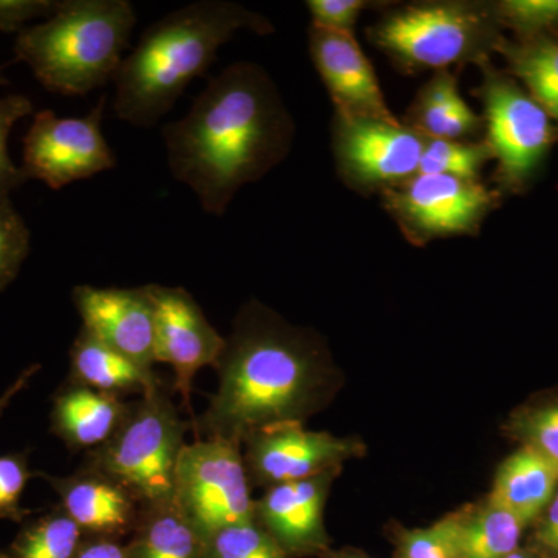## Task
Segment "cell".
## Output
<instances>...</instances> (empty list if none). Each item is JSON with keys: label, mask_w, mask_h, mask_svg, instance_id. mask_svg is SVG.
I'll list each match as a JSON object with an SVG mask.
<instances>
[{"label": "cell", "mask_w": 558, "mask_h": 558, "mask_svg": "<svg viewBox=\"0 0 558 558\" xmlns=\"http://www.w3.org/2000/svg\"><path fill=\"white\" fill-rule=\"evenodd\" d=\"M459 558H506L521 548L527 527L490 498L454 512Z\"/></svg>", "instance_id": "603a6c76"}, {"label": "cell", "mask_w": 558, "mask_h": 558, "mask_svg": "<svg viewBox=\"0 0 558 558\" xmlns=\"http://www.w3.org/2000/svg\"><path fill=\"white\" fill-rule=\"evenodd\" d=\"M185 424L161 389L143 395L116 435L98 447L92 470L117 481L145 506L174 499Z\"/></svg>", "instance_id": "8992f818"}, {"label": "cell", "mask_w": 558, "mask_h": 558, "mask_svg": "<svg viewBox=\"0 0 558 558\" xmlns=\"http://www.w3.org/2000/svg\"><path fill=\"white\" fill-rule=\"evenodd\" d=\"M384 207L407 240L427 244L438 238L476 234L501 205L502 194L481 180L421 174L381 193Z\"/></svg>", "instance_id": "9c48e42d"}, {"label": "cell", "mask_w": 558, "mask_h": 558, "mask_svg": "<svg viewBox=\"0 0 558 558\" xmlns=\"http://www.w3.org/2000/svg\"><path fill=\"white\" fill-rule=\"evenodd\" d=\"M135 24L130 0H62L17 35L14 61L31 65L47 90L84 97L116 78Z\"/></svg>", "instance_id": "277c9868"}, {"label": "cell", "mask_w": 558, "mask_h": 558, "mask_svg": "<svg viewBox=\"0 0 558 558\" xmlns=\"http://www.w3.org/2000/svg\"><path fill=\"white\" fill-rule=\"evenodd\" d=\"M312 27L354 35L360 14L369 9L365 0H310L306 3Z\"/></svg>", "instance_id": "836d02e7"}, {"label": "cell", "mask_w": 558, "mask_h": 558, "mask_svg": "<svg viewBox=\"0 0 558 558\" xmlns=\"http://www.w3.org/2000/svg\"><path fill=\"white\" fill-rule=\"evenodd\" d=\"M73 303L92 337L153 369L156 363V314L148 288L76 286Z\"/></svg>", "instance_id": "5bb4252c"}, {"label": "cell", "mask_w": 558, "mask_h": 558, "mask_svg": "<svg viewBox=\"0 0 558 558\" xmlns=\"http://www.w3.org/2000/svg\"><path fill=\"white\" fill-rule=\"evenodd\" d=\"M130 558H202L204 538L174 505L145 506Z\"/></svg>", "instance_id": "cb8c5ba5"}, {"label": "cell", "mask_w": 558, "mask_h": 558, "mask_svg": "<svg viewBox=\"0 0 558 558\" xmlns=\"http://www.w3.org/2000/svg\"><path fill=\"white\" fill-rule=\"evenodd\" d=\"M526 546L545 558H558V488L542 515L532 524Z\"/></svg>", "instance_id": "d590c367"}, {"label": "cell", "mask_w": 558, "mask_h": 558, "mask_svg": "<svg viewBox=\"0 0 558 558\" xmlns=\"http://www.w3.org/2000/svg\"><path fill=\"white\" fill-rule=\"evenodd\" d=\"M558 488V465L521 446L501 462L488 498L512 512L527 529L537 521Z\"/></svg>", "instance_id": "ac0fdd59"}, {"label": "cell", "mask_w": 558, "mask_h": 558, "mask_svg": "<svg viewBox=\"0 0 558 558\" xmlns=\"http://www.w3.org/2000/svg\"><path fill=\"white\" fill-rule=\"evenodd\" d=\"M33 102L25 95L0 98V199H9L11 191L27 182V175L10 159L9 137L17 120L31 116Z\"/></svg>", "instance_id": "1f68e13d"}, {"label": "cell", "mask_w": 558, "mask_h": 558, "mask_svg": "<svg viewBox=\"0 0 558 558\" xmlns=\"http://www.w3.org/2000/svg\"><path fill=\"white\" fill-rule=\"evenodd\" d=\"M325 557L328 558H371L366 554L359 553V550H340V553H329Z\"/></svg>", "instance_id": "ab89813d"}, {"label": "cell", "mask_w": 558, "mask_h": 558, "mask_svg": "<svg viewBox=\"0 0 558 558\" xmlns=\"http://www.w3.org/2000/svg\"><path fill=\"white\" fill-rule=\"evenodd\" d=\"M368 38L407 72L449 70L490 61L506 38L487 2L411 3L391 11L368 28Z\"/></svg>", "instance_id": "5b68a950"}, {"label": "cell", "mask_w": 558, "mask_h": 558, "mask_svg": "<svg viewBox=\"0 0 558 558\" xmlns=\"http://www.w3.org/2000/svg\"><path fill=\"white\" fill-rule=\"evenodd\" d=\"M38 369V365L31 366V368L25 369L24 373H22L21 376L17 377L16 380H14V384L11 385V387L7 389V391L3 392L2 396H0V417H2L3 411L9 409L11 400L16 398V396L20 395L22 389L27 387L28 381L32 380V377L35 376L36 371Z\"/></svg>", "instance_id": "74e56055"}, {"label": "cell", "mask_w": 558, "mask_h": 558, "mask_svg": "<svg viewBox=\"0 0 558 558\" xmlns=\"http://www.w3.org/2000/svg\"><path fill=\"white\" fill-rule=\"evenodd\" d=\"M31 252V230L9 199H0V292L20 275Z\"/></svg>", "instance_id": "4dcf8cb0"}, {"label": "cell", "mask_w": 558, "mask_h": 558, "mask_svg": "<svg viewBox=\"0 0 558 558\" xmlns=\"http://www.w3.org/2000/svg\"><path fill=\"white\" fill-rule=\"evenodd\" d=\"M44 478L60 495L62 510L78 524L81 531L112 538L126 534L137 524V499L117 481L97 470L89 469L69 478L46 475Z\"/></svg>", "instance_id": "e0dca14e"}, {"label": "cell", "mask_w": 558, "mask_h": 558, "mask_svg": "<svg viewBox=\"0 0 558 558\" xmlns=\"http://www.w3.org/2000/svg\"><path fill=\"white\" fill-rule=\"evenodd\" d=\"M402 123L427 140L470 142L484 131L483 117L462 98L450 70L436 72L422 87Z\"/></svg>", "instance_id": "ffe728a7"}, {"label": "cell", "mask_w": 558, "mask_h": 558, "mask_svg": "<svg viewBox=\"0 0 558 558\" xmlns=\"http://www.w3.org/2000/svg\"><path fill=\"white\" fill-rule=\"evenodd\" d=\"M340 470L267 488L255 502L256 521L277 539L290 557L326 556L330 538L325 527V506L330 484Z\"/></svg>", "instance_id": "2e32d148"}, {"label": "cell", "mask_w": 558, "mask_h": 558, "mask_svg": "<svg viewBox=\"0 0 558 558\" xmlns=\"http://www.w3.org/2000/svg\"><path fill=\"white\" fill-rule=\"evenodd\" d=\"M32 478L25 454L0 457V519L21 521L25 510L21 509L22 494Z\"/></svg>", "instance_id": "d6a6232c"}, {"label": "cell", "mask_w": 558, "mask_h": 558, "mask_svg": "<svg viewBox=\"0 0 558 558\" xmlns=\"http://www.w3.org/2000/svg\"><path fill=\"white\" fill-rule=\"evenodd\" d=\"M0 558H13L11 557V554L3 553V550H0Z\"/></svg>", "instance_id": "b9f144b4"}, {"label": "cell", "mask_w": 558, "mask_h": 558, "mask_svg": "<svg viewBox=\"0 0 558 558\" xmlns=\"http://www.w3.org/2000/svg\"><path fill=\"white\" fill-rule=\"evenodd\" d=\"M130 413L119 396L75 384L57 396L51 429L72 449L101 447Z\"/></svg>", "instance_id": "d6986e66"}, {"label": "cell", "mask_w": 558, "mask_h": 558, "mask_svg": "<svg viewBox=\"0 0 558 558\" xmlns=\"http://www.w3.org/2000/svg\"><path fill=\"white\" fill-rule=\"evenodd\" d=\"M506 429L521 446L537 450L558 465V399L515 411Z\"/></svg>", "instance_id": "83f0119b"}, {"label": "cell", "mask_w": 558, "mask_h": 558, "mask_svg": "<svg viewBox=\"0 0 558 558\" xmlns=\"http://www.w3.org/2000/svg\"><path fill=\"white\" fill-rule=\"evenodd\" d=\"M81 529L64 510H54L33 521L14 539L13 558H75Z\"/></svg>", "instance_id": "d4e9b609"}, {"label": "cell", "mask_w": 558, "mask_h": 558, "mask_svg": "<svg viewBox=\"0 0 558 558\" xmlns=\"http://www.w3.org/2000/svg\"><path fill=\"white\" fill-rule=\"evenodd\" d=\"M60 7L53 0H0V32L16 33L38 17H50Z\"/></svg>", "instance_id": "e575fe53"}, {"label": "cell", "mask_w": 558, "mask_h": 558, "mask_svg": "<svg viewBox=\"0 0 558 558\" xmlns=\"http://www.w3.org/2000/svg\"><path fill=\"white\" fill-rule=\"evenodd\" d=\"M10 81L3 76L2 69H0V86H9Z\"/></svg>", "instance_id": "60d3db41"}, {"label": "cell", "mask_w": 558, "mask_h": 558, "mask_svg": "<svg viewBox=\"0 0 558 558\" xmlns=\"http://www.w3.org/2000/svg\"><path fill=\"white\" fill-rule=\"evenodd\" d=\"M295 124L259 65L236 62L208 81L183 119L161 130L171 174L202 209L223 216L238 191L292 148Z\"/></svg>", "instance_id": "6da1fadb"}, {"label": "cell", "mask_w": 558, "mask_h": 558, "mask_svg": "<svg viewBox=\"0 0 558 558\" xmlns=\"http://www.w3.org/2000/svg\"><path fill=\"white\" fill-rule=\"evenodd\" d=\"M502 31L513 38L558 35V0H501L492 2Z\"/></svg>", "instance_id": "f1b7e54d"}, {"label": "cell", "mask_w": 558, "mask_h": 558, "mask_svg": "<svg viewBox=\"0 0 558 558\" xmlns=\"http://www.w3.org/2000/svg\"><path fill=\"white\" fill-rule=\"evenodd\" d=\"M106 97L84 117H58L40 110L24 137L27 179L61 190L78 180L113 170L117 157L101 131Z\"/></svg>", "instance_id": "30bf717a"}, {"label": "cell", "mask_w": 558, "mask_h": 558, "mask_svg": "<svg viewBox=\"0 0 558 558\" xmlns=\"http://www.w3.org/2000/svg\"><path fill=\"white\" fill-rule=\"evenodd\" d=\"M172 501L202 538L255 520L241 444L220 438L186 444L175 469Z\"/></svg>", "instance_id": "ba28073f"}, {"label": "cell", "mask_w": 558, "mask_h": 558, "mask_svg": "<svg viewBox=\"0 0 558 558\" xmlns=\"http://www.w3.org/2000/svg\"><path fill=\"white\" fill-rule=\"evenodd\" d=\"M241 31L269 35L274 25L227 0H199L154 22L113 78L117 117L132 126H156Z\"/></svg>", "instance_id": "3957f363"}, {"label": "cell", "mask_w": 558, "mask_h": 558, "mask_svg": "<svg viewBox=\"0 0 558 558\" xmlns=\"http://www.w3.org/2000/svg\"><path fill=\"white\" fill-rule=\"evenodd\" d=\"M494 154L484 140L457 142V140H427L422 154L421 174H446L453 178L481 180V172Z\"/></svg>", "instance_id": "484cf974"}, {"label": "cell", "mask_w": 558, "mask_h": 558, "mask_svg": "<svg viewBox=\"0 0 558 558\" xmlns=\"http://www.w3.org/2000/svg\"><path fill=\"white\" fill-rule=\"evenodd\" d=\"M395 558H459L457 517L422 529H396Z\"/></svg>", "instance_id": "f546056e"}, {"label": "cell", "mask_w": 558, "mask_h": 558, "mask_svg": "<svg viewBox=\"0 0 558 558\" xmlns=\"http://www.w3.org/2000/svg\"><path fill=\"white\" fill-rule=\"evenodd\" d=\"M202 558H292L258 521L231 524L204 538Z\"/></svg>", "instance_id": "4316f807"}, {"label": "cell", "mask_w": 558, "mask_h": 558, "mask_svg": "<svg viewBox=\"0 0 558 558\" xmlns=\"http://www.w3.org/2000/svg\"><path fill=\"white\" fill-rule=\"evenodd\" d=\"M310 50L337 117L399 121L389 110L376 70L354 35L311 25Z\"/></svg>", "instance_id": "9a60e30c"}, {"label": "cell", "mask_w": 558, "mask_h": 558, "mask_svg": "<svg viewBox=\"0 0 558 558\" xmlns=\"http://www.w3.org/2000/svg\"><path fill=\"white\" fill-rule=\"evenodd\" d=\"M70 362L76 384L108 395L119 396L130 391L146 395L160 388L159 377L153 369L120 354L84 329L73 343Z\"/></svg>", "instance_id": "44dd1931"}, {"label": "cell", "mask_w": 558, "mask_h": 558, "mask_svg": "<svg viewBox=\"0 0 558 558\" xmlns=\"http://www.w3.org/2000/svg\"><path fill=\"white\" fill-rule=\"evenodd\" d=\"M75 558H130V550L119 545L116 539L98 537L81 545Z\"/></svg>", "instance_id": "8d00e7d4"}, {"label": "cell", "mask_w": 558, "mask_h": 558, "mask_svg": "<svg viewBox=\"0 0 558 558\" xmlns=\"http://www.w3.org/2000/svg\"><path fill=\"white\" fill-rule=\"evenodd\" d=\"M475 90L483 102L484 132L494 160V182L505 194H524L542 174L554 145L556 123L523 86L492 61L483 62Z\"/></svg>", "instance_id": "52a82bcc"}, {"label": "cell", "mask_w": 558, "mask_h": 558, "mask_svg": "<svg viewBox=\"0 0 558 558\" xmlns=\"http://www.w3.org/2000/svg\"><path fill=\"white\" fill-rule=\"evenodd\" d=\"M216 369L219 388L201 432L240 444L259 429L303 424L322 405L329 379L322 344L259 304L238 315Z\"/></svg>", "instance_id": "7a4b0ae2"}, {"label": "cell", "mask_w": 558, "mask_h": 558, "mask_svg": "<svg viewBox=\"0 0 558 558\" xmlns=\"http://www.w3.org/2000/svg\"><path fill=\"white\" fill-rule=\"evenodd\" d=\"M506 72L548 112L558 130V35L508 38L498 46Z\"/></svg>", "instance_id": "7402d4cb"}, {"label": "cell", "mask_w": 558, "mask_h": 558, "mask_svg": "<svg viewBox=\"0 0 558 558\" xmlns=\"http://www.w3.org/2000/svg\"><path fill=\"white\" fill-rule=\"evenodd\" d=\"M427 138L402 121L343 119L333 123V154L341 178L362 193L398 186L418 172Z\"/></svg>", "instance_id": "8fae6325"}, {"label": "cell", "mask_w": 558, "mask_h": 558, "mask_svg": "<svg viewBox=\"0 0 558 558\" xmlns=\"http://www.w3.org/2000/svg\"><path fill=\"white\" fill-rule=\"evenodd\" d=\"M506 558H545L539 556L538 553H535L534 549L529 548V546H521V548L517 549L515 553L510 554L509 557Z\"/></svg>", "instance_id": "f35d334b"}, {"label": "cell", "mask_w": 558, "mask_h": 558, "mask_svg": "<svg viewBox=\"0 0 558 558\" xmlns=\"http://www.w3.org/2000/svg\"><path fill=\"white\" fill-rule=\"evenodd\" d=\"M156 314V363L174 368L175 389L190 409L191 385L205 366H218L226 339L182 288L146 286Z\"/></svg>", "instance_id": "4fadbf2b"}, {"label": "cell", "mask_w": 558, "mask_h": 558, "mask_svg": "<svg viewBox=\"0 0 558 558\" xmlns=\"http://www.w3.org/2000/svg\"><path fill=\"white\" fill-rule=\"evenodd\" d=\"M244 442L248 478L267 488L341 470L365 451L360 440L311 432L300 422L259 429Z\"/></svg>", "instance_id": "7c38bea8"}]
</instances>
